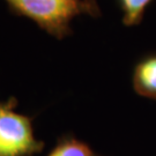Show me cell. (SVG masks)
Returning <instances> with one entry per match:
<instances>
[{"instance_id": "obj_1", "label": "cell", "mask_w": 156, "mask_h": 156, "mask_svg": "<svg viewBox=\"0 0 156 156\" xmlns=\"http://www.w3.org/2000/svg\"><path fill=\"white\" fill-rule=\"evenodd\" d=\"M8 9L27 17L57 39L73 34L71 22L79 15L101 16L96 0H5Z\"/></svg>"}, {"instance_id": "obj_2", "label": "cell", "mask_w": 156, "mask_h": 156, "mask_svg": "<svg viewBox=\"0 0 156 156\" xmlns=\"http://www.w3.org/2000/svg\"><path fill=\"white\" fill-rule=\"evenodd\" d=\"M16 106L15 97L0 102V156H34L44 142L34 134V118L17 112Z\"/></svg>"}, {"instance_id": "obj_3", "label": "cell", "mask_w": 156, "mask_h": 156, "mask_svg": "<svg viewBox=\"0 0 156 156\" xmlns=\"http://www.w3.org/2000/svg\"><path fill=\"white\" fill-rule=\"evenodd\" d=\"M132 84L138 95L156 100V53L142 57L135 64Z\"/></svg>"}, {"instance_id": "obj_4", "label": "cell", "mask_w": 156, "mask_h": 156, "mask_svg": "<svg viewBox=\"0 0 156 156\" xmlns=\"http://www.w3.org/2000/svg\"><path fill=\"white\" fill-rule=\"evenodd\" d=\"M46 156H100L89 145L76 139L72 134H65L57 140L56 146Z\"/></svg>"}, {"instance_id": "obj_5", "label": "cell", "mask_w": 156, "mask_h": 156, "mask_svg": "<svg viewBox=\"0 0 156 156\" xmlns=\"http://www.w3.org/2000/svg\"><path fill=\"white\" fill-rule=\"evenodd\" d=\"M123 12V23L126 27L139 26L147 7L153 0H117Z\"/></svg>"}]
</instances>
